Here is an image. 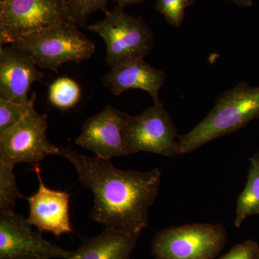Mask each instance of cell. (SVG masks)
<instances>
[{
    "label": "cell",
    "mask_w": 259,
    "mask_h": 259,
    "mask_svg": "<svg viewBox=\"0 0 259 259\" xmlns=\"http://www.w3.org/2000/svg\"><path fill=\"white\" fill-rule=\"evenodd\" d=\"M194 4V0H156L154 8L167 23L180 28L185 20L186 10Z\"/></svg>",
    "instance_id": "obj_20"
},
{
    "label": "cell",
    "mask_w": 259,
    "mask_h": 259,
    "mask_svg": "<svg viewBox=\"0 0 259 259\" xmlns=\"http://www.w3.org/2000/svg\"><path fill=\"white\" fill-rule=\"evenodd\" d=\"M103 39L105 61L115 66L136 59H144L152 51L153 33L142 16H132L117 6L105 18L88 27Z\"/></svg>",
    "instance_id": "obj_4"
},
{
    "label": "cell",
    "mask_w": 259,
    "mask_h": 259,
    "mask_svg": "<svg viewBox=\"0 0 259 259\" xmlns=\"http://www.w3.org/2000/svg\"><path fill=\"white\" fill-rule=\"evenodd\" d=\"M109 0H67L68 16L70 23L77 27H85L89 17L97 11L107 13Z\"/></svg>",
    "instance_id": "obj_18"
},
{
    "label": "cell",
    "mask_w": 259,
    "mask_h": 259,
    "mask_svg": "<svg viewBox=\"0 0 259 259\" xmlns=\"http://www.w3.org/2000/svg\"><path fill=\"white\" fill-rule=\"evenodd\" d=\"M48 116L33 108L21 120L0 133V162L15 167L20 163L34 166L49 155L61 156V148L47 138Z\"/></svg>",
    "instance_id": "obj_7"
},
{
    "label": "cell",
    "mask_w": 259,
    "mask_h": 259,
    "mask_svg": "<svg viewBox=\"0 0 259 259\" xmlns=\"http://www.w3.org/2000/svg\"><path fill=\"white\" fill-rule=\"evenodd\" d=\"M39 187L36 193L25 198L30 205L27 218L40 233L50 232L56 237L73 233L69 218V194L51 190L44 184L38 165L35 166Z\"/></svg>",
    "instance_id": "obj_12"
},
{
    "label": "cell",
    "mask_w": 259,
    "mask_h": 259,
    "mask_svg": "<svg viewBox=\"0 0 259 259\" xmlns=\"http://www.w3.org/2000/svg\"><path fill=\"white\" fill-rule=\"evenodd\" d=\"M67 0H5L0 2V45L14 44L20 37L69 22Z\"/></svg>",
    "instance_id": "obj_6"
},
{
    "label": "cell",
    "mask_w": 259,
    "mask_h": 259,
    "mask_svg": "<svg viewBox=\"0 0 259 259\" xmlns=\"http://www.w3.org/2000/svg\"><path fill=\"white\" fill-rule=\"evenodd\" d=\"M36 94L26 102H16L0 98V133L14 125L34 107Z\"/></svg>",
    "instance_id": "obj_19"
},
{
    "label": "cell",
    "mask_w": 259,
    "mask_h": 259,
    "mask_svg": "<svg viewBox=\"0 0 259 259\" xmlns=\"http://www.w3.org/2000/svg\"><path fill=\"white\" fill-rule=\"evenodd\" d=\"M113 1L117 3V6L125 8L126 7L131 6V5L139 4L146 0H113Z\"/></svg>",
    "instance_id": "obj_22"
},
{
    "label": "cell",
    "mask_w": 259,
    "mask_h": 259,
    "mask_svg": "<svg viewBox=\"0 0 259 259\" xmlns=\"http://www.w3.org/2000/svg\"><path fill=\"white\" fill-rule=\"evenodd\" d=\"M139 236L106 229L87 238L68 259H131Z\"/></svg>",
    "instance_id": "obj_14"
},
{
    "label": "cell",
    "mask_w": 259,
    "mask_h": 259,
    "mask_svg": "<svg viewBox=\"0 0 259 259\" xmlns=\"http://www.w3.org/2000/svg\"><path fill=\"white\" fill-rule=\"evenodd\" d=\"M256 259H259V255H258V257H257Z\"/></svg>",
    "instance_id": "obj_26"
},
{
    "label": "cell",
    "mask_w": 259,
    "mask_h": 259,
    "mask_svg": "<svg viewBox=\"0 0 259 259\" xmlns=\"http://www.w3.org/2000/svg\"><path fill=\"white\" fill-rule=\"evenodd\" d=\"M60 148L61 156L72 163L79 182L93 192L94 221L106 229L139 237L149 225L148 211L158 195L160 170H120L111 160L89 157L71 148Z\"/></svg>",
    "instance_id": "obj_1"
},
{
    "label": "cell",
    "mask_w": 259,
    "mask_h": 259,
    "mask_svg": "<svg viewBox=\"0 0 259 259\" xmlns=\"http://www.w3.org/2000/svg\"><path fill=\"white\" fill-rule=\"evenodd\" d=\"M13 169L14 167L0 162V214L14 212L17 199L23 197Z\"/></svg>",
    "instance_id": "obj_17"
},
{
    "label": "cell",
    "mask_w": 259,
    "mask_h": 259,
    "mask_svg": "<svg viewBox=\"0 0 259 259\" xmlns=\"http://www.w3.org/2000/svg\"><path fill=\"white\" fill-rule=\"evenodd\" d=\"M14 44L31 56L39 69L51 70L56 74L61 65L81 64L91 59L96 51L95 42L69 22L28 34Z\"/></svg>",
    "instance_id": "obj_3"
},
{
    "label": "cell",
    "mask_w": 259,
    "mask_h": 259,
    "mask_svg": "<svg viewBox=\"0 0 259 259\" xmlns=\"http://www.w3.org/2000/svg\"><path fill=\"white\" fill-rule=\"evenodd\" d=\"M15 259H41L37 258H33V257H21V258H18Z\"/></svg>",
    "instance_id": "obj_24"
},
{
    "label": "cell",
    "mask_w": 259,
    "mask_h": 259,
    "mask_svg": "<svg viewBox=\"0 0 259 259\" xmlns=\"http://www.w3.org/2000/svg\"><path fill=\"white\" fill-rule=\"evenodd\" d=\"M123 136L129 155L148 152L166 157L177 156V129L161 101L139 115L130 116Z\"/></svg>",
    "instance_id": "obj_8"
},
{
    "label": "cell",
    "mask_w": 259,
    "mask_h": 259,
    "mask_svg": "<svg viewBox=\"0 0 259 259\" xmlns=\"http://www.w3.org/2000/svg\"><path fill=\"white\" fill-rule=\"evenodd\" d=\"M259 214V153L250 158L248 180L237 201L234 225L240 228L250 216Z\"/></svg>",
    "instance_id": "obj_15"
},
{
    "label": "cell",
    "mask_w": 259,
    "mask_h": 259,
    "mask_svg": "<svg viewBox=\"0 0 259 259\" xmlns=\"http://www.w3.org/2000/svg\"><path fill=\"white\" fill-rule=\"evenodd\" d=\"M223 1L231 2L241 8H251L253 5V0H223Z\"/></svg>",
    "instance_id": "obj_23"
},
{
    "label": "cell",
    "mask_w": 259,
    "mask_h": 259,
    "mask_svg": "<svg viewBox=\"0 0 259 259\" xmlns=\"http://www.w3.org/2000/svg\"><path fill=\"white\" fill-rule=\"evenodd\" d=\"M5 0H0V2H4Z\"/></svg>",
    "instance_id": "obj_25"
},
{
    "label": "cell",
    "mask_w": 259,
    "mask_h": 259,
    "mask_svg": "<svg viewBox=\"0 0 259 259\" xmlns=\"http://www.w3.org/2000/svg\"><path fill=\"white\" fill-rule=\"evenodd\" d=\"M259 118V87L242 81L221 94L208 115L192 131L179 136L177 156L196 151Z\"/></svg>",
    "instance_id": "obj_2"
},
{
    "label": "cell",
    "mask_w": 259,
    "mask_h": 259,
    "mask_svg": "<svg viewBox=\"0 0 259 259\" xmlns=\"http://www.w3.org/2000/svg\"><path fill=\"white\" fill-rule=\"evenodd\" d=\"M259 246L256 242L248 240L232 247L231 250L219 259H256Z\"/></svg>",
    "instance_id": "obj_21"
},
{
    "label": "cell",
    "mask_w": 259,
    "mask_h": 259,
    "mask_svg": "<svg viewBox=\"0 0 259 259\" xmlns=\"http://www.w3.org/2000/svg\"><path fill=\"white\" fill-rule=\"evenodd\" d=\"M71 251L47 241L21 214H0V259H68Z\"/></svg>",
    "instance_id": "obj_9"
},
{
    "label": "cell",
    "mask_w": 259,
    "mask_h": 259,
    "mask_svg": "<svg viewBox=\"0 0 259 259\" xmlns=\"http://www.w3.org/2000/svg\"><path fill=\"white\" fill-rule=\"evenodd\" d=\"M0 47V98L26 102L30 86L44 74L31 56L16 44Z\"/></svg>",
    "instance_id": "obj_11"
},
{
    "label": "cell",
    "mask_w": 259,
    "mask_h": 259,
    "mask_svg": "<svg viewBox=\"0 0 259 259\" xmlns=\"http://www.w3.org/2000/svg\"><path fill=\"white\" fill-rule=\"evenodd\" d=\"M130 116L107 105L83 123L81 134L75 143L104 159L129 156L123 131Z\"/></svg>",
    "instance_id": "obj_10"
},
{
    "label": "cell",
    "mask_w": 259,
    "mask_h": 259,
    "mask_svg": "<svg viewBox=\"0 0 259 259\" xmlns=\"http://www.w3.org/2000/svg\"><path fill=\"white\" fill-rule=\"evenodd\" d=\"M81 90L79 84L69 77H59L49 87V100L51 105L68 110L79 102Z\"/></svg>",
    "instance_id": "obj_16"
},
{
    "label": "cell",
    "mask_w": 259,
    "mask_h": 259,
    "mask_svg": "<svg viewBox=\"0 0 259 259\" xmlns=\"http://www.w3.org/2000/svg\"><path fill=\"white\" fill-rule=\"evenodd\" d=\"M227 240L228 233L221 224L168 227L153 237L151 251L156 259H214Z\"/></svg>",
    "instance_id": "obj_5"
},
{
    "label": "cell",
    "mask_w": 259,
    "mask_h": 259,
    "mask_svg": "<svg viewBox=\"0 0 259 259\" xmlns=\"http://www.w3.org/2000/svg\"><path fill=\"white\" fill-rule=\"evenodd\" d=\"M166 79L163 71L155 69L144 59H136L112 66L102 79V84L116 96L131 89L144 90L152 97L153 103H157Z\"/></svg>",
    "instance_id": "obj_13"
}]
</instances>
